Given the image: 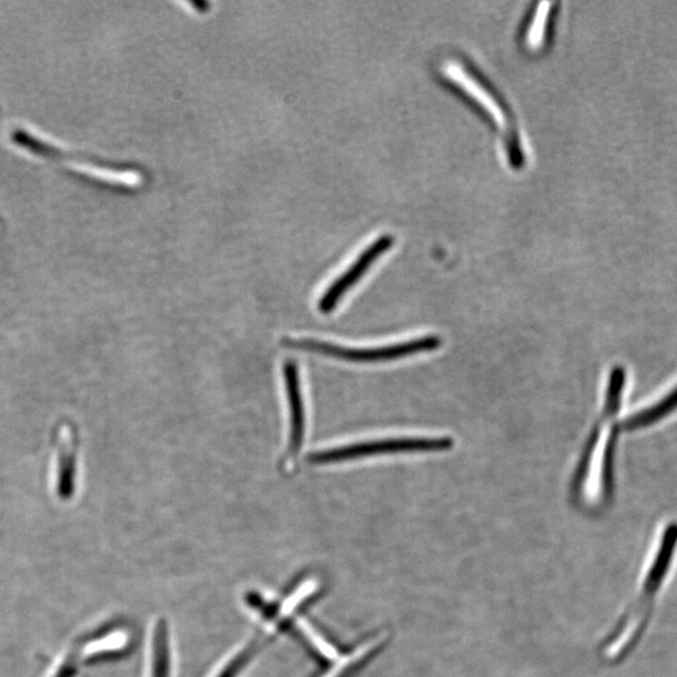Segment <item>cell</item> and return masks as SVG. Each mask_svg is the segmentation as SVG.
<instances>
[{
  "mask_svg": "<svg viewBox=\"0 0 677 677\" xmlns=\"http://www.w3.org/2000/svg\"><path fill=\"white\" fill-rule=\"evenodd\" d=\"M298 626L300 627V630L304 632V635L308 637L310 644H313L315 649L318 650L321 655L326 657V659L335 660L336 657H338V652H336L334 646L330 645L323 636H320L308 622L299 620Z\"/></svg>",
  "mask_w": 677,
  "mask_h": 677,
  "instance_id": "cell-11",
  "label": "cell"
},
{
  "mask_svg": "<svg viewBox=\"0 0 677 677\" xmlns=\"http://www.w3.org/2000/svg\"><path fill=\"white\" fill-rule=\"evenodd\" d=\"M191 4H192V6L199 9V12H206L207 7H209V3H206V2H192Z\"/></svg>",
  "mask_w": 677,
  "mask_h": 677,
  "instance_id": "cell-14",
  "label": "cell"
},
{
  "mask_svg": "<svg viewBox=\"0 0 677 677\" xmlns=\"http://www.w3.org/2000/svg\"><path fill=\"white\" fill-rule=\"evenodd\" d=\"M286 394L290 405V437L289 457L298 456L303 448L305 437V410L303 394H301L298 365L294 360H288L284 365Z\"/></svg>",
  "mask_w": 677,
  "mask_h": 677,
  "instance_id": "cell-5",
  "label": "cell"
},
{
  "mask_svg": "<svg viewBox=\"0 0 677 677\" xmlns=\"http://www.w3.org/2000/svg\"><path fill=\"white\" fill-rule=\"evenodd\" d=\"M453 447L451 438H399L385 441L365 442L352 446L326 449L308 457L316 466L349 461V459L380 456V454L446 451Z\"/></svg>",
  "mask_w": 677,
  "mask_h": 677,
  "instance_id": "cell-3",
  "label": "cell"
},
{
  "mask_svg": "<svg viewBox=\"0 0 677 677\" xmlns=\"http://www.w3.org/2000/svg\"><path fill=\"white\" fill-rule=\"evenodd\" d=\"M393 242V237L382 236L373 245L368 246L363 254L355 260V263L340 278L336 279L325 291V294L321 296L318 305L320 313H333L343 296L367 274L370 266L387 252Z\"/></svg>",
  "mask_w": 677,
  "mask_h": 677,
  "instance_id": "cell-4",
  "label": "cell"
},
{
  "mask_svg": "<svg viewBox=\"0 0 677 677\" xmlns=\"http://www.w3.org/2000/svg\"><path fill=\"white\" fill-rule=\"evenodd\" d=\"M170 637L165 621L153 627L151 677H171Z\"/></svg>",
  "mask_w": 677,
  "mask_h": 677,
  "instance_id": "cell-7",
  "label": "cell"
},
{
  "mask_svg": "<svg viewBox=\"0 0 677 677\" xmlns=\"http://www.w3.org/2000/svg\"><path fill=\"white\" fill-rule=\"evenodd\" d=\"M252 652H254V647H242V649L225 662L215 677H239L242 670L245 669L247 661L250 660Z\"/></svg>",
  "mask_w": 677,
  "mask_h": 677,
  "instance_id": "cell-10",
  "label": "cell"
},
{
  "mask_svg": "<svg viewBox=\"0 0 677 677\" xmlns=\"http://www.w3.org/2000/svg\"><path fill=\"white\" fill-rule=\"evenodd\" d=\"M77 656L78 651L72 652V654L68 656L66 662H64L62 669L59 670L58 675L56 677H74V675L77 674V662H78Z\"/></svg>",
  "mask_w": 677,
  "mask_h": 677,
  "instance_id": "cell-13",
  "label": "cell"
},
{
  "mask_svg": "<svg viewBox=\"0 0 677 677\" xmlns=\"http://www.w3.org/2000/svg\"><path fill=\"white\" fill-rule=\"evenodd\" d=\"M316 590V583L315 581H306L301 585L298 590L294 592L293 595H290L288 599L284 601L283 607H281L280 610V615L281 616H288L293 612L296 607H298L301 604V601H304L306 597L310 596L313 594V592Z\"/></svg>",
  "mask_w": 677,
  "mask_h": 677,
  "instance_id": "cell-12",
  "label": "cell"
},
{
  "mask_svg": "<svg viewBox=\"0 0 677 677\" xmlns=\"http://www.w3.org/2000/svg\"><path fill=\"white\" fill-rule=\"evenodd\" d=\"M676 408L677 388L674 392L666 395L664 400H661L660 403L655 404L654 407L646 409L644 412L637 413L634 417L626 420L625 428L635 429L649 426V424L655 423L657 420L666 417L667 414L671 413V410Z\"/></svg>",
  "mask_w": 677,
  "mask_h": 677,
  "instance_id": "cell-8",
  "label": "cell"
},
{
  "mask_svg": "<svg viewBox=\"0 0 677 677\" xmlns=\"http://www.w3.org/2000/svg\"><path fill=\"white\" fill-rule=\"evenodd\" d=\"M383 642V637L368 641L367 644H364L363 646H360L358 650H355L353 655H349L342 661H339L338 664L334 666V669L328 671V674L324 675L323 677H338L339 675H342L345 670L349 669V667H352L353 665L358 664V662L367 659L369 655H373L374 652L379 649V646L383 644Z\"/></svg>",
  "mask_w": 677,
  "mask_h": 677,
  "instance_id": "cell-9",
  "label": "cell"
},
{
  "mask_svg": "<svg viewBox=\"0 0 677 677\" xmlns=\"http://www.w3.org/2000/svg\"><path fill=\"white\" fill-rule=\"evenodd\" d=\"M438 336H426L404 344L373 349H354L339 347L314 339L288 340L286 347L304 350V352L326 355V357L347 360L350 363H379L408 357V355L429 352L441 347Z\"/></svg>",
  "mask_w": 677,
  "mask_h": 677,
  "instance_id": "cell-2",
  "label": "cell"
},
{
  "mask_svg": "<svg viewBox=\"0 0 677 677\" xmlns=\"http://www.w3.org/2000/svg\"><path fill=\"white\" fill-rule=\"evenodd\" d=\"M443 69L449 82H453L459 91L472 100L474 105L481 107L484 113L493 120L494 126L501 133L504 148L512 165H521L523 152L515 118L501 96L493 90L491 84L477 72V69L459 59L448 61Z\"/></svg>",
  "mask_w": 677,
  "mask_h": 677,
  "instance_id": "cell-1",
  "label": "cell"
},
{
  "mask_svg": "<svg viewBox=\"0 0 677 677\" xmlns=\"http://www.w3.org/2000/svg\"><path fill=\"white\" fill-rule=\"evenodd\" d=\"M553 6L555 4H541V8L531 14L525 33H523V41H525L527 48L537 51L547 43L551 36L553 18L556 14Z\"/></svg>",
  "mask_w": 677,
  "mask_h": 677,
  "instance_id": "cell-6",
  "label": "cell"
}]
</instances>
